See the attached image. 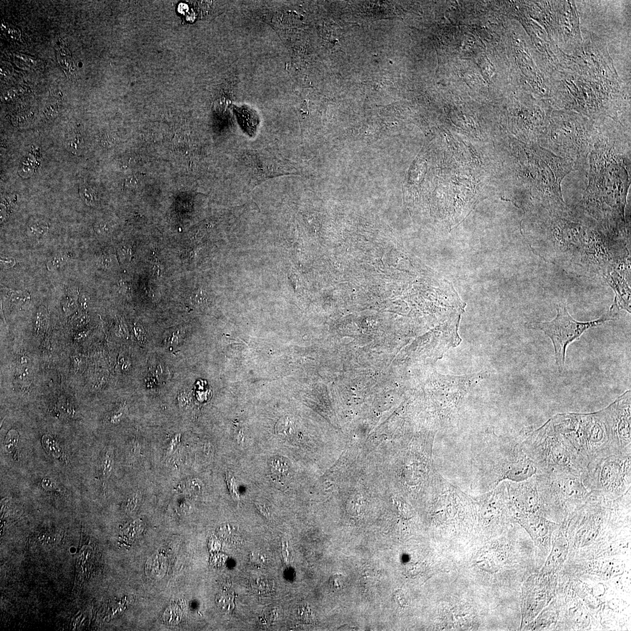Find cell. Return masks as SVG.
<instances>
[{
  "label": "cell",
  "mask_w": 631,
  "mask_h": 631,
  "mask_svg": "<svg viewBox=\"0 0 631 631\" xmlns=\"http://www.w3.org/2000/svg\"><path fill=\"white\" fill-rule=\"evenodd\" d=\"M542 514L558 524L568 521L591 494L584 479L560 471L535 475Z\"/></svg>",
  "instance_id": "4"
},
{
  "label": "cell",
  "mask_w": 631,
  "mask_h": 631,
  "mask_svg": "<svg viewBox=\"0 0 631 631\" xmlns=\"http://www.w3.org/2000/svg\"><path fill=\"white\" fill-rule=\"evenodd\" d=\"M16 260H15L13 257H8L1 258V265L4 268L9 269L13 268L14 267V266L16 265Z\"/></svg>",
  "instance_id": "40"
},
{
  "label": "cell",
  "mask_w": 631,
  "mask_h": 631,
  "mask_svg": "<svg viewBox=\"0 0 631 631\" xmlns=\"http://www.w3.org/2000/svg\"><path fill=\"white\" fill-rule=\"evenodd\" d=\"M556 575H533L524 584L522 593L523 625L534 620L553 599L557 585Z\"/></svg>",
  "instance_id": "7"
},
{
  "label": "cell",
  "mask_w": 631,
  "mask_h": 631,
  "mask_svg": "<svg viewBox=\"0 0 631 631\" xmlns=\"http://www.w3.org/2000/svg\"><path fill=\"white\" fill-rule=\"evenodd\" d=\"M18 441H19V434L17 431L15 430L9 431L6 436L4 442L6 451L10 454L13 453L14 449L17 447Z\"/></svg>",
  "instance_id": "27"
},
{
  "label": "cell",
  "mask_w": 631,
  "mask_h": 631,
  "mask_svg": "<svg viewBox=\"0 0 631 631\" xmlns=\"http://www.w3.org/2000/svg\"><path fill=\"white\" fill-rule=\"evenodd\" d=\"M99 265L102 268L105 269H110L113 266V260L108 254H104L99 258L98 260Z\"/></svg>",
  "instance_id": "39"
},
{
  "label": "cell",
  "mask_w": 631,
  "mask_h": 631,
  "mask_svg": "<svg viewBox=\"0 0 631 631\" xmlns=\"http://www.w3.org/2000/svg\"><path fill=\"white\" fill-rule=\"evenodd\" d=\"M80 195L82 200L90 207H96L98 204L96 191L89 184H83L80 188Z\"/></svg>",
  "instance_id": "21"
},
{
  "label": "cell",
  "mask_w": 631,
  "mask_h": 631,
  "mask_svg": "<svg viewBox=\"0 0 631 631\" xmlns=\"http://www.w3.org/2000/svg\"><path fill=\"white\" fill-rule=\"evenodd\" d=\"M251 556H252V557H251V560L252 561V562L254 563L259 564V565H261V564L265 562L266 558L262 555L260 554H253Z\"/></svg>",
  "instance_id": "43"
},
{
  "label": "cell",
  "mask_w": 631,
  "mask_h": 631,
  "mask_svg": "<svg viewBox=\"0 0 631 631\" xmlns=\"http://www.w3.org/2000/svg\"><path fill=\"white\" fill-rule=\"evenodd\" d=\"M393 600L396 605L404 607L408 605V599L406 598L405 594L402 590H397L394 594Z\"/></svg>",
  "instance_id": "36"
},
{
  "label": "cell",
  "mask_w": 631,
  "mask_h": 631,
  "mask_svg": "<svg viewBox=\"0 0 631 631\" xmlns=\"http://www.w3.org/2000/svg\"><path fill=\"white\" fill-rule=\"evenodd\" d=\"M42 444L45 450L50 455L56 459L61 458L63 455L62 448L55 439L49 435H45L42 438Z\"/></svg>",
  "instance_id": "20"
},
{
  "label": "cell",
  "mask_w": 631,
  "mask_h": 631,
  "mask_svg": "<svg viewBox=\"0 0 631 631\" xmlns=\"http://www.w3.org/2000/svg\"><path fill=\"white\" fill-rule=\"evenodd\" d=\"M505 482L512 517L518 515L542 514L535 475L523 481Z\"/></svg>",
  "instance_id": "10"
},
{
  "label": "cell",
  "mask_w": 631,
  "mask_h": 631,
  "mask_svg": "<svg viewBox=\"0 0 631 631\" xmlns=\"http://www.w3.org/2000/svg\"><path fill=\"white\" fill-rule=\"evenodd\" d=\"M557 315L554 319L545 322L530 323L528 327L541 330L551 340L555 350V357L558 371L562 372L565 366L567 347L581 338L587 330L602 325L606 321L614 320L615 316L609 312L599 319L581 322L576 321L569 313L566 306L560 303L557 306Z\"/></svg>",
  "instance_id": "6"
},
{
  "label": "cell",
  "mask_w": 631,
  "mask_h": 631,
  "mask_svg": "<svg viewBox=\"0 0 631 631\" xmlns=\"http://www.w3.org/2000/svg\"><path fill=\"white\" fill-rule=\"evenodd\" d=\"M298 616L299 620L306 624H313L315 622V615L313 611L308 605L300 606L298 609Z\"/></svg>",
  "instance_id": "29"
},
{
  "label": "cell",
  "mask_w": 631,
  "mask_h": 631,
  "mask_svg": "<svg viewBox=\"0 0 631 631\" xmlns=\"http://www.w3.org/2000/svg\"><path fill=\"white\" fill-rule=\"evenodd\" d=\"M550 554L539 573L544 575H556L562 569L568 557L569 544L565 524H559L554 533Z\"/></svg>",
  "instance_id": "12"
},
{
  "label": "cell",
  "mask_w": 631,
  "mask_h": 631,
  "mask_svg": "<svg viewBox=\"0 0 631 631\" xmlns=\"http://www.w3.org/2000/svg\"><path fill=\"white\" fill-rule=\"evenodd\" d=\"M277 433L282 438H290L293 433V424L290 418L285 417L279 421L277 426Z\"/></svg>",
  "instance_id": "23"
},
{
  "label": "cell",
  "mask_w": 631,
  "mask_h": 631,
  "mask_svg": "<svg viewBox=\"0 0 631 631\" xmlns=\"http://www.w3.org/2000/svg\"><path fill=\"white\" fill-rule=\"evenodd\" d=\"M59 105L56 103L50 104L47 105L44 109V113L46 115L48 119L55 118L59 114Z\"/></svg>",
  "instance_id": "35"
},
{
  "label": "cell",
  "mask_w": 631,
  "mask_h": 631,
  "mask_svg": "<svg viewBox=\"0 0 631 631\" xmlns=\"http://www.w3.org/2000/svg\"><path fill=\"white\" fill-rule=\"evenodd\" d=\"M114 466V451L111 447L106 448L101 459V473L104 489L107 488V482Z\"/></svg>",
  "instance_id": "16"
},
{
  "label": "cell",
  "mask_w": 631,
  "mask_h": 631,
  "mask_svg": "<svg viewBox=\"0 0 631 631\" xmlns=\"http://www.w3.org/2000/svg\"><path fill=\"white\" fill-rule=\"evenodd\" d=\"M585 483L591 492L616 499L631 491V454L609 455L588 466Z\"/></svg>",
  "instance_id": "5"
},
{
  "label": "cell",
  "mask_w": 631,
  "mask_h": 631,
  "mask_svg": "<svg viewBox=\"0 0 631 631\" xmlns=\"http://www.w3.org/2000/svg\"><path fill=\"white\" fill-rule=\"evenodd\" d=\"M42 486L45 490L51 491L56 489V484L52 479L45 478L42 481Z\"/></svg>",
  "instance_id": "41"
},
{
  "label": "cell",
  "mask_w": 631,
  "mask_h": 631,
  "mask_svg": "<svg viewBox=\"0 0 631 631\" xmlns=\"http://www.w3.org/2000/svg\"><path fill=\"white\" fill-rule=\"evenodd\" d=\"M630 267L612 270L604 275L606 283L614 291L615 296L609 309V313L614 316L619 311L625 310L631 313Z\"/></svg>",
  "instance_id": "11"
},
{
  "label": "cell",
  "mask_w": 631,
  "mask_h": 631,
  "mask_svg": "<svg viewBox=\"0 0 631 631\" xmlns=\"http://www.w3.org/2000/svg\"><path fill=\"white\" fill-rule=\"evenodd\" d=\"M3 291L11 305L15 306L22 305L28 300L31 299L30 294L24 291H14L8 288H3Z\"/></svg>",
  "instance_id": "17"
},
{
  "label": "cell",
  "mask_w": 631,
  "mask_h": 631,
  "mask_svg": "<svg viewBox=\"0 0 631 631\" xmlns=\"http://www.w3.org/2000/svg\"><path fill=\"white\" fill-rule=\"evenodd\" d=\"M555 606V603L552 602L550 607L545 609V610L541 611V614L536 619L535 624L536 627H535L536 630H545L551 626L552 624L556 623L557 619L558 611Z\"/></svg>",
  "instance_id": "15"
},
{
  "label": "cell",
  "mask_w": 631,
  "mask_h": 631,
  "mask_svg": "<svg viewBox=\"0 0 631 631\" xmlns=\"http://www.w3.org/2000/svg\"><path fill=\"white\" fill-rule=\"evenodd\" d=\"M47 324V312L44 307L39 308L36 315L35 326L38 331H42L46 328Z\"/></svg>",
  "instance_id": "31"
},
{
  "label": "cell",
  "mask_w": 631,
  "mask_h": 631,
  "mask_svg": "<svg viewBox=\"0 0 631 631\" xmlns=\"http://www.w3.org/2000/svg\"><path fill=\"white\" fill-rule=\"evenodd\" d=\"M95 230L97 234L105 235L110 232L111 227L104 221H98L95 224Z\"/></svg>",
  "instance_id": "38"
},
{
  "label": "cell",
  "mask_w": 631,
  "mask_h": 631,
  "mask_svg": "<svg viewBox=\"0 0 631 631\" xmlns=\"http://www.w3.org/2000/svg\"><path fill=\"white\" fill-rule=\"evenodd\" d=\"M181 435L179 433L174 436L171 439L168 447L166 449V456L167 458L171 456L177 450L179 444L181 442Z\"/></svg>",
  "instance_id": "32"
},
{
  "label": "cell",
  "mask_w": 631,
  "mask_h": 631,
  "mask_svg": "<svg viewBox=\"0 0 631 631\" xmlns=\"http://www.w3.org/2000/svg\"><path fill=\"white\" fill-rule=\"evenodd\" d=\"M345 585H346V579L341 574L337 573L332 575L329 579V587L334 592L341 591L345 587Z\"/></svg>",
  "instance_id": "28"
},
{
  "label": "cell",
  "mask_w": 631,
  "mask_h": 631,
  "mask_svg": "<svg viewBox=\"0 0 631 631\" xmlns=\"http://www.w3.org/2000/svg\"><path fill=\"white\" fill-rule=\"evenodd\" d=\"M186 488L190 492L194 494H198L201 492L203 489V485L202 482L197 478L189 479L186 484Z\"/></svg>",
  "instance_id": "33"
},
{
  "label": "cell",
  "mask_w": 631,
  "mask_h": 631,
  "mask_svg": "<svg viewBox=\"0 0 631 631\" xmlns=\"http://www.w3.org/2000/svg\"><path fill=\"white\" fill-rule=\"evenodd\" d=\"M256 509L258 510V511H259L260 512V513L263 515V516H265V517L267 518H270V517H271V512H270L269 509L267 508V507L266 505L261 504V503H256Z\"/></svg>",
  "instance_id": "42"
},
{
  "label": "cell",
  "mask_w": 631,
  "mask_h": 631,
  "mask_svg": "<svg viewBox=\"0 0 631 631\" xmlns=\"http://www.w3.org/2000/svg\"><path fill=\"white\" fill-rule=\"evenodd\" d=\"M141 493L140 491H137L133 493L129 497L128 503L127 506L130 509H135L136 506H138L141 500Z\"/></svg>",
  "instance_id": "37"
},
{
  "label": "cell",
  "mask_w": 631,
  "mask_h": 631,
  "mask_svg": "<svg viewBox=\"0 0 631 631\" xmlns=\"http://www.w3.org/2000/svg\"><path fill=\"white\" fill-rule=\"evenodd\" d=\"M57 57L60 66L65 72V73L72 80H77V69H75L73 60H72L69 51L65 46L57 48Z\"/></svg>",
  "instance_id": "14"
},
{
  "label": "cell",
  "mask_w": 631,
  "mask_h": 631,
  "mask_svg": "<svg viewBox=\"0 0 631 631\" xmlns=\"http://www.w3.org/2000/svg\"><path fill=\"white\" fill-rule=\"evenodd\" d=\"M226 481L228 487L230 494H231L233 499L237 501L239 500V494L235 478L233 473L230 472H227L226 475Z\"/></svg>",
  "instance_id": "30"
},
{
  "label": "cell",
  "mask_w": 631,
  "mask_h": 631,
  "mask_svg": "<svg viewBox=\"0 0 631 631\" xmlns=\"http://www.w3.org/2000/svg\"><path fill=\"white\" fill-rule=\"evenodd\" d=\"M558 432L565 436L588 466L616 453L605 409L590 414L565 413L551 418Z\"/></svg>",
  "instance_id": "3"
},
{
  "label": "cell",
  "mask_w": 631,
  "mask_h": 631,
  "mask_svg": "<svg viewBox=\"0 0 631 631\" xmlns=\"http://www.w3.org/2000/svg\"><path fill=\"white\" fill-rule=\"evenodd\" d=\"M568 214L567 209L539 212V233L530 240L534 252L569 273L586 277H603L626 259L623 242L587 223L573 222L569 217L567 219Z\"/></svg>",
  "instance_id": "1"
},
{
  "label": "cell",
  "mask_w": 631,
  "mask_h": 631,
  "mask_svg": "<svg viewBox=\"0 0 631 631\" xmlns=\"http://www.w3.org/2000/svg\"><path fill=\"white\" fill-rule=\"evenodd\" d=\"M126 412L127 409L125 406L115 411L110 417V423L112 424L120 423L123 419V418L125 417Z\"/></svg>",
  "instance_id": "34"
},
{
  "label": "cell",
  "mask_w": 631,
  "mask_h": 631,
  "mask_svg": "<svg viewBox=\"0 0 631 631\" xmlns=\"http://www.w3.org/2000/svg\"><path fill=\"white\" fill-rule=\"evenodd\" d=\"M514 518L532 536L536 548L539 566L542 567L541 563L547 559L550 553L552 537L559 524L548 519L542 514L518 515Z\"/></svg>",
  "instance_id": "9"
},
{
  "label": "cell",
  "mask_w": 631,
  "mask_h": 631,
  "mask_svg": "<svg viewBox=\"0 0 631 631\" xmlns=\"http://www.w3.org/2000/svg\"><path fill=\"white\" fill-rule=\"evenodd\" d=\"M32 375V370L26 365V362H22V365L17 369V381L26 386L31 382Z\"/></svg>",
  "instance_id": "26"
},
{
  "label": "cell",
  "mask_w": 631,
  "mask_h": 631,
  "mask_svg": "<svg viewBox=\"0 0 631 631\" xmlns=\"http://www.w3.org/2000/svg\"><path fill=\"white\" fill-rule=\"evenodd\" d=\"M270 466L272 472L278 476L286 475L290 471L289 464L281 458H275L273 459Z\"/></svg>",
  "instance_id": "24"
},
{
  "label": "cell",
  "mask_w": 631,
  "mask_h": 631,
  "mask_svg": "<svg viewBox=\"0 0 631 631\" xmlns=\"http://www.w3.org/2000/svg\"><path fill=\"white\" fill-rule=\"evenodd\" d=\"M523 450L538 472L560 471L584 479L588 463L569 439L555 429L551 419L520 439Z\"/></svg>",
  "instance_id": "2"
},
{
  "label": "cell",
  "mask_w": 631,
  "mask_h": 631,
  "mask_svg": "<svg viewBox=\"0 0 631 631\" xmlns=\"http://www.w3.org/2000/svg\"><path fill=\"white\" fill-rule=\"evenodd\" d=\"M49 231V226L45 223L36 222L29 224L27 229L28 235L34 238H41Z\"/></svg>",
  "instance_id": "25"
},
{
  "label": "cell",
  "mask_w": 631,
  "mask_h": 631,
  "mask_svg": "<svg viewBox=\"0 0 631 631\" xmlns=\"http://www.w3.org/2000/svg\"><path fill=\"white\" fill-rule=\"evenodd\" d=\"M605 409L616 453L631 454V391Z\"/></svg>",
  "instance_id": "8"
},
{
  "label": "cell",
  "mask_w": 631,
  "mask_h": 631,
  "mask_svg": "<svg viewBox=\"0 0 631 631\" xmlns=\"http://www.w3.org/2000/svg\"><path fill=\"white\" fill-rule=\"evenodd\" d=\"M65 147L70 153L78 155L83 151L84 142L83 137L78 132L72 133L65 142Z\"/></svg>",
  "instance_id": "18"
},
{
  "label": "cell",
  "mask_w": 631,
  "mask_h": 631,
  "mask_svg": "<svg viewBox=\"0 0 631 631\" xmlns=\"http://www.w3.org/2000/svg\"><path fill=\"white\" fill-rule=\"evenodd\" d=\"M70 256L68 253H60L54 255L47 263L49 271L54 272L63 267L68 263Z\"/></svg>",
  "instance_id": "22"
},
{
  "label": "cell",
  "mask_w": 631,
  "mask_h": 631,
  "mask_svg": "<svg viewBox=\"0 0 631 631\" xmlns=\"http://www.w3.org/2000/svg\"><path fill=\"white\" fill-rule=\"evenodd\" d=\"M235 112L243 129L248 135L252 136L256 132L259 125V118L256 112L248 107L235 108Z\"/></svg>",
  "instance_id": "13"
},
{
  "label": "cell",
  "mask_w": 631,
  "mask_h": 631,
  "mask_svg": "<svg viewBox=\"0 0 631 631\" xmlns=\"http://www.w3.org/2000/svg\"><path fill=\"white\" fill-rule=\"evenodd\" d=\"M218 533L221 538L226 539L227 541H239L242 539L239 528L235 524H224L219 528Z\"/></svg>",
  "instance_id": "19"
}]
</instances>
